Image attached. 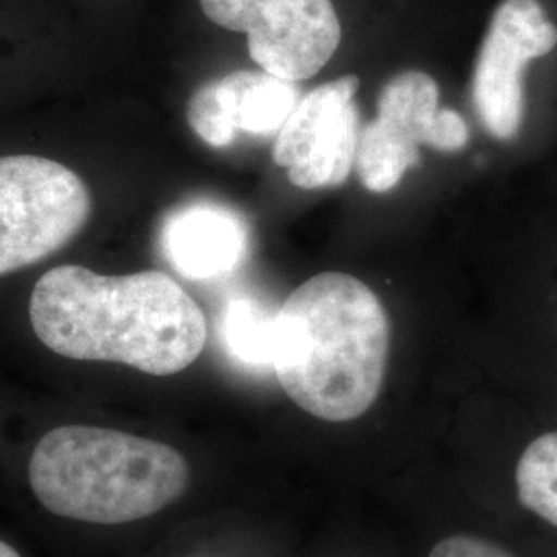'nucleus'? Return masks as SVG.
Here are the masks:
<instances>
[{"label":"nucleus","mask_w":557,"mask_h":557,"mask_svg":"<svg viewBox=\"0 0 557 557\" xmlns=\"http://www.w3.org/2000/svg\"><path fill=\"white\" fill-rule=\"evenodd\" d=\"M29 319L62 358L124 363L151 376L178 374L207 345L199 304L161 271L108 277L57 267L36 283Z\"/></svg>","instance_id":"nucleus-1"},{"label":"nucleus","mask_w":557,"mask_h":557,"mask_svg":"<svg viewBox=\"0 0 557 557\" xmlns=\"http://www.w3.org/2000/svg\"><path fill=\"white\" fill-rule=\"evenodd\" d=\"M391 354V320L379 296L347 273L308 278L277 310L273 372L314 418L343 423L376 403Z\"/></svg>","instance_id":"nucleus-2"},{"label":"nucleus","mask_w":557,"mask_h":557,"mask_svg":"<svg viewBox=\"0 0 557 557\" xmlns=\"http://www.w3.org/2000/svg\"><path fill=\"white\" fill-rule=\"evenodd\" d=\"M188 479L190 469L172 446L91 425L48 432L29 460L41 506L94 524L151 517L186 492Z\"/></svg>","instance_id":"nucleus-3"},{"label":"nucleus","mask_w":557,"mask_h":557,"mask_svg":"<svg viewBox=\"0 0 557 557\" xmlns=\"http://www.w3.org/2000/svg\"><path fill=\"white\" fill-rule=\"evenodd\" d=\"M557 54V20L545 0H499L479 44L471 100L481 128L517 145L531 126L539 64Z\"/></svg>","instance_id":"nucleus-4"},{"label":"nucleus","mask_w":557,"mask_h":557,"mask_svg":"<svg viewBox=\"0 0 557 557\" xmlns=\"http://www.w3.org/2000/svg\"><path fill=\"white\" fill-rule=\"evenodd\" d=\"M91 213L85 182L59 161L0 158V277L59 252Z\"/></svg>","instance_id":"nucleus-5"},{"label":"nucleus","mask_w":557,"mask_h":557,"mask_svg":"<svg viewBox=\"0 0 557 557\" xmlns=\"http://www.w3.org/2000/svg\"><path fill=\"white\" fill-rule=\"evenodd\" d=\"M419 145L446 153L460 151L469 145V126L455 110L440 108L438 83L430 73L409 69L384 83L376 119L361 128L359 182L376 195L393 190L421 163Z\"/></svg>","instance_id":"nucleus-6"},{"label":"nucleus","mask_w":557,"mask_h":557,"mask_svg":"<svg viewBox=\"0 0 557 557\" xmlns=\"http://www.w3.org/2000/svg\"><path fill=\"white\" fill-rule=\"evenodd\" d=\"M205 20L246 38L260 71L281 79L317 77L345 40L337 0H199Z\"/></svg>","instance_id":"nucleus-7"},{"label":"nucleus","mask_w":557,"mask_h":557,"mask_svg":"<svg viewBox=\"0 0 557 557\" xmlns=\"http://www.w3.org/2000/svg\"><path fill=\"white\" fill-rule=\"evenodd\" d=\"M358 75H343L301 96L273 145V160L301 190L341 186L358 160Z\"/></svg>","instance_id":"nucleus-8"},{"label":"nucleus","mask_w":557,"mask_h":557,"mask_svg":"<svg viewBox=\"0 0 557 557\" xmlns=\"http://www.w3.org/2000/svg\"><path fill=\"white\" fill-rule=\"evenodd\" d=\"M298 101L296 81L267 71H236L199 87L186 106V119L200 140L221 149L239 133H278Z\"/></svg>","instance_id":"nucleus-9"},{"label":"nucleus","mask_w":557,"mask_h":557,"mask_svg":"<svg viewBox=\"0 0 557 557\" xmlns=\"http://www.w3.org/2000/svg\"><path fill=\"white\" fill-rule=\"evenodd\" d=\"M248 223L211 200H195L174 209L161 225L165 260L190 281H209L236 271L248 255Z\"/></svg>","instance_id":"nucleus-10"},{"label":"nucleus","mask_w":557,"mask_h":557,"mask_svg":"<svg viewBox=\"0 0 557 557\" xmlns=\"http://www.w3.org/2000/svg\"><path fill=\"white\" fill-rule=\"evenodd\" d=\"M277 312H269L259 299L234 298L221 317V341L230 358L244 368L267 370L275 358Z\"/></svg>","instance_id":"nucleus-11"},{"label":"nucleus","mask_w":557,"mask_h":557,"mask_svg":"<svg viewBox=\"0 0 557 557\" xmlns=\"http://www.w3.org/2000/svg\"><path fill=\"white\" fill-rule=\"evenodd\" d=\"M430 557H518L510 549L502 547L496 541L473 537V535H453L440 541Z\"/></svg>","instance_id":"nucleus-12"},{"label":"nucleus","mask_w":557,"mask_h":557,"mask_svg":"<svg viewBox=\"0 0 557 557\" xmlns=\"http://www.w3.org/2000/svg\"><path fill=\"white\" fill-rule=\"evenodd\" d=\"M0 557H21L11 545H7L4 541H0Z\"/></svg>","instance_id":"nucleus-13"}]
</instances>
